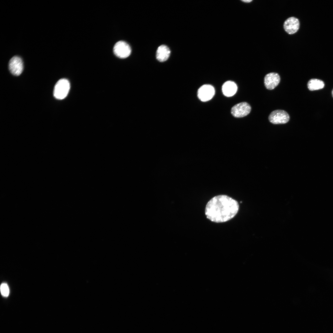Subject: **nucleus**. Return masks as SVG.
I'll return each instance as SVG.
<instances>
[{
    "mask_svg": "<svg viewBox=\"0 0 333 333\" xmlns=\"http://www.w3.org/2000/svg\"><path fill=\"white\" fill-rule=\"evenodd\" d=\"M239 206L237 202L224 195L216 196L207 203L205 213L207 218L216 223L228 221L237 214Z\"/></svg>",
    "mask_w": 333,
    "mask_h": 333,
    "instance_id": "obj_1",
    "label": "nucleus"
},
{
    "mask_svg": "<svg viewBox=\"0 0 333 333\" xmlns=\"http://www.w3.org/2000/svg\"><path fill=\"white\" fill-rule=\"evenodd\" d=\"M70 88L69 81L65 79L60 80L56 84L53 91L54 97L57 99L62 100L67 95Z\"/></svg>",
    "mask_w": 333,
    "mask_h": 333,
    "instance_id": "obj_2",
    "label": "nucleus"
},
{
    "mask_svg": "<svg viewBox=\"0 0 333 333\" xmlns=\"http://www.w3.org/2000/svg\"><path fill=\"white\" fill-rule=\"evenodd\" d=\"M290 118L288 113L286 111L281 109L273 111L268 117L269 121L274 124L286 123L289 121Z\"/></svg>",
    "mask_w": 333,
    "mask_h": 333,
    "instance_id": "obj_3",
    "label": "nucleus"
},
{
    "mask_svg": "<svg viewBox=\"0 0 333 333\" xmlns=\"http://www.w3.org/2000/svg\"><path fill=\"white\" fill-rule=\"evenodd\" d=\"M113 52L117 57L124 59L128 57L131 52L130 45L126 42L120 41L117 42L113 47Z\"/></svg>",
    "mask_w": 333,
    "mask_h": 333,
    "instance_id": "obj_4",
    "label": "nucleus"
},
{
    "mask_svg": "<svg viewBox=\"0 0 333 333\" xmlns=\"http://www.w3.org/2000/svg\"><path fill=\"white\" fill-rule=\"evenodd\" d=\"M251 109V107L249 104L243 102L234 106L231 109V113L236 117H242L248 115Z\"/></svg>",
    "mask_w": 333,
    "mask_h": 333,
    "instance_id": "obj_5",
    "label": "nucleus"
},
{
    "mask_svg": "<svg viewBox=\"0 0 333 333\" xmlns=\"http://www.w3.org/2000/svg\"><path fill=\"white\" fill-rule=\"evenodd\" d=\"M8 67L10 72L12 74L16 76H19L23 69L22 60L19 56H13L9 61Z\"/></svg>",
    "mask_w": 333,
    "mask_h": 333,
    "instance_id": "obj_6",
    "label": "nucleus"
},
{
    "mask_svg": "<svg viewBox=\"0 0 333 333\" xmlns=\"http://www.w3.org/2000/svg\"><path fill=\"white\" fill-rule=\"evenodd\" d=\"M215 89L212 85L205 84L198 90V97L202 101H206L211 100L215 94Z\"/></svg>",
    "mask_w": 333,
    "mask_h": 333,
    "instance_id": "obj_7",
    "label": "nucleus"
},
{
    "mask_svg": "<svg viewBox=\"0 0 333 333\" xmlns=\"http://www.w3.org/2000/svg\"><path fill=\"white\" fill-rule=\"evenodd\" d=\"M280 80V76L278 73L274 72L269 73L264 77L265 86L267 89L272 90L278 85Z\"/></svg>",
    "mask_w": 333,
    "mask_h": 333,
    "instance_id": "obj_8",
    "label": "nucleus"
},
{
    "mask_svg": "<svg viewBox=\"0 0 333 333\" xmlns=\"http://www.w3.org/2000/svg\"><path fill=\"white\" fill-rule=\"evenodd\" d=\"M300 23L298 19L294 17H290L284 22L283 27L285 31L288 34L292 35L296 33L298 30Z\"/></svg>",
    "mask_w": 333,
    "mask_h": 333,
    "instance_id": "obj_9",
    "label": "nucleus"
},
{
    "mask_svg": "<svg viewBox=\"0 0 333 333\" xmlns=\"http://www.w3.org/2000/svg\"><path fill=\"white\" fill-rule=\"evenodd\" d=\"M170 53V50L168 47L164 45H161L157 49L156 58L160 62H164L168 59Z\"/></svg>",
    "mask_w": 333,
    "mask_h": 333,
    "instance_id": "obj_10",
    "label": "nucleus"
},
{
    "mask_svg": "<svg viewBox=\"0 0 333 333\" xmlns=\"http://www.w3.org/2000/svg\"><path fill=\"white\" fill-rule=\"evenodd\" d=\"M236 84L233 82L228 81L226 82L222 87L224 94L227 97H231L234 95L237 90Z\"/></svg>",
    "mask_w": 333,
    "mask_h": 333,
    "instance_id": "obj_11",
    "label": "nucleus"
},
{
    "mask_svg": "<svg viewBox=\"0 0 333 333\" xmlns=\"http://www.w3.org/2000/svg\"><path fill=\"white\" fill-rule=\"evenodd\" d=\"M307 86L310 91L321 89L324 86V83L322 80L317 79H312L308 82Z\"/></svg>",
    "mask_w": 333,
    "mask_h": 333,
    "instance_id": "obj_12",
    "label": "nucleus"
},
{
    "mask_svg": "<svg viewBox=\"0 0 333 333\" xmlns=\"http://www.w3.org/2000/svg\"><path fill=\"white\" fill-rule=\"evenodd\" d=\"M0 291L2 295L5 297H7L9 294V289L8 285L5 283L1 284Z\"/></svg>",
    "mask_w": 333,
    "mask_h": 333,
    "instance_id": "obj_13",
    "label": "nucleus"
},
{
    "mask_svg": "<svg viewBox=\"0 0 333 333\" xmlns=\"http://www.w3.org/2000/svg\"><path fill=\"white\" fill-rule=\"evenodd\" d=\"M241 1L243 2H245V3H249V2H252V0H241Z\"/></svg>",
    "mask_w": 333,
    "mask_h": 333,
    "instance_id": "obj_14",
    "label": "nucleus"
},
{
    "mask_svg": "<svg viewBox=\"0 0 333 333\" xmlns=\"http://www.w3.org/2000/svg\"><path fill=\"white\" fill-rule=\"evenodd\" d=\"M332 97H333V90H332Z\"/></svg>",
    "mask_w": 333,
    "mask_h": 333,
    "instance_id": "obj_15",
    "label": "nucleus"
}]
</instances>
